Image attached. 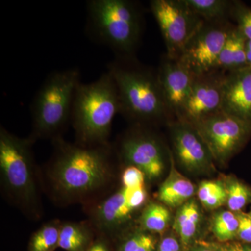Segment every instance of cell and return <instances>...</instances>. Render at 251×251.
Returning a JSON list of instances; mask_svg holds the SVG:
<instances>
[{"label": "cell", "mask_w": 251, "mask_h": 251, "mask_svg": "<svg viewBox=\"0 0 251 251\" xmlns=\"http://www.w3.org/2000/svg\"><path fill=\"white\" fill-rule=\"evenodd\" d=\"M53 141V156L46 166L43 181L54 202L63 206L92 204L110 193L116 173L110 144L83 145L62 137Z\"/></svg>", "instance_id": "obj_1"}, {"label": "cell", "mask_w": 251, "mask_h": 251, "mask_svg": "<svg viewBox=\"0 0 251 251\" xmlns=\"http://www.w3.org/2000/svg\"><path fill=\"white\" fill-rule=\"evenodd\" d=\"M35 140L19 138L0 128V176L1 187L10 201L31 219L42 216L39 176L32 145Z\"/></svg>", "instance_id": "obj_2"}, {"label": "cell", "mask_w": 251, "mask_h": 251, "mask_svg": "<svg viewBox=\"0 0 251 251\" xmlns=\"http://www.w3.org/2000/svg\"><path fill=\"white\" fill-rule=\"evenodd\" d=\"M118 112V91L108 71L92 83H80L74 97L71 118L76 143L83 145L110 144L112 122Z\"/></svg>", "instance_id": "obj_3"}, {"label": "cell", "mask_w": 251, "mask_h": 251, "mask_svg": "<svg viewBox=\"0 0 251 251\" xmlns=\"http://www.w3.org/2000/svg\"><path fill=\"white\" fill-rule=\"evenodd\" d=\"M80 71L75 68L52 73L36 94L31 106L33 140L61 136L72 118L73 103L80 84Z\"/></svg>", "instance_id": "obj_4"}, {"label": "cell", "mask_w": 251, "mask_h": 251, "mask_svg": "<svg viewBox=\"0 0 251 251\" xmlns=\"http://www.w3.org/2000/svg\"><path fill=\"white\" fill-rule=\"evenodd\" d=\"M88 25L99 42L122 57L132 54L139 42L142 16L128 0H91L87 3Z\"/></svg>", "instance_id": "obj_5"}, {"label": "cell", "mask_w": 251, "mask_h": 251, "mask_svg": "<svg viewBox=\"0 0 251 251\" xmlns=\"http://www.w3.org/2000/svg\"><path fill=\"white\" fill-rule=\"evenodd\" d=\"M118 91L120 112L138 122L161 120L168 112L157 75L115 62L109 65Z\"/></svg>", "instance_id": "obj_6"}, {"label": "cell", "mask_w": 251, "mask_h": 251, "mask_svg": "<svg viewBox=\"0 0 251 251\" xmlns=\"http://www.w3.org/2000/svg\"><path fill=\"white\" fill-rule=\"evenodd\" d=\"M147 199L145 185L135 188L122 185L115 192L91 204L90 224L100 235L108 239L120 235Z\"/></svg>", "instance_id": "obj_7"}, {"label": "cell", "mask_w": 251, "mask_h": 251, "mask_svg": "<svg viewBox=\"0 0 251 251\" xmlns=\"http://www.w3.org/2000/svg\"><path fill=\"white\" fill-rule=\"evenodd\" d=\"M150 6L164 39L167 57L178 60L204 20L195 14L184 0H152Z\"/></svg>", "instance_id": "obj_8"}, {"label": "cell", "mask_w": 251, "mask_h": 251, "mask_svg": "<svg viewBox=\"0 0 251 251\" xmlns=\"http://www.w3.org/2000/svg\"><path fill=\"white\" fill-rule=\"evenodd\" d=\"M202 137L214 161L224 163L237 152L251 133V122L224 111L193 125Z\"/></svg>", "instance_id": "obj_9"}, {"label": "cell", "mask_w": 251, "mask_h": 251, "mask_svg": "<svg viewBox=\"0 0 251 251\" xmlns=\"http://www.w3.org/2000/svg\"><path fill=\"white\" fill-rule=\"evenodd\" d=\"M232 29L225 21H204L185 46L178 61L195 76L215 72L218 59Z\"/></svg>", "instance_id": "obj_10"}, {"label": "cell", "mask_w": 251, "mask_h": 251, "mask_svg": "<svg viewBox=\"0 0 251 251\" xmlns=\"http://www.w3.org/2000/svg\"><path fill=\"white\" fill-rule=\"evenodd\" d=\"M119 153L126 166L139 168L150 181L159 179L164 173V150L152 135L142 131L127 135L120 143Z\"/></svg>", "instance_id": "obj_11"}, {"label": "cell", "mask_w": 251, "mask_h": 251, "mask_svg": "<svg viewBox=\"0 0 251 251\" xmlns=\"http://www.w3.org/2000/svg\"><path fill=\"white\" fill-rule=\"evenodd\" d=\"M225 76L214 72L196 76L179 120L193 125L222 111Z\"/></svg>", "instance_id": "obj_12"}, {"label": "cell", "mask_w": 251, "mask_h": 251, "mask_svg": "<svg viewBox=\"0 0 251 251\" xmlns=\"http://www.w3.org/2000/svg\"><path fill=\"white\" fill-rule=\"evenodd\" d=\"M171 133L175 156L186 171L192 173L210 171L214 159L192 125L178 120L171 125Z\"/></svg>", "instance_id": "obj_13"}, {"label": "cell", "mask_w": 251, "mask_h": 251, "mask_svg": "<svg viewBox=\"0 0 251 251\" xmlns=\"http://www.w3.org/2000/svg\"><path fill=\"white\" fill-rule=\"evenodd\" d=\"M157 77L168 112L179 117L192 90L196 76L179 61L166 56Z\"/></svg>", "instance_id": "obj_14"}, {"label": "cell", "mask_w": 251, "mask_h": 251, "mask_svg": "<svg viewBox=\"0 0 251 251\" xmlns=\"http://www.w3.org/2000/svg\"><path fill=\"white\" fill-rule=\"evenodd\" d=\"M222 111L251 122V67L225 76Z\"/></svg>", "instance_id": "obj_15"}, {"label": "cell", "mask_w": 251, "mask_h": 251, "mask_svg": "<svg viewBox=\"0 0 251 251\" xmlns=\"http://www.w3.org/2000/svg\"><path fill=\"white\" fill-rule=\"evenodd\" d=\"M171 171L160 186L158 198L162 204L168 207L179 208L192 199L196 187L191 181L176 171L173 156H171Z\"/></svg>", "instance_id": "obj_16"}, {"label": "cell", "mask_w": 251, "mask_h": 251, "mask_svg": "<svg viewBox=\"0 0 251 251\" xmlns=\"http://www.w3.org/2000/svg\"><path fill=\"white\" fill-rule=\"evenodd\" d=\"M247 39L237 27L233 28L218 59L216 70H238L249 67L247 61Z\"/></svg>", "instance_id": "obj_17"}, {"label": "cell", "mask_w": 251, "mask_h": 251, "mask_svg": "<svg viewBox=\"0 0 251 251\" xmlns=\"http://www.w3.org/2000/svg\"><path fill=\"white\" fill-rule=\"evenodd\" d=\"M90 222H62L59 247L67 251H87L94 241Z\"/></svg>", "instance_id": "obj_18"}, {"label": "cell", "mask_w": 251, "mask_h": 251, "mask_svg": "<svg viewBox=\"0 0 251 251\" xmlns=\"http://www.w3.org/2000/svg\"><path fill=\"white\" fill-rule=\"evenodd\" d=\"M173 229L185 247H189L197 235L201 222V213L197 201L191 199L178 208Z\"/></svg>", "instance_id": "obj_19"}, {"label": "cell", "mask_w": 251, "mask_h": 251, "mask_svg": "<svg viewBox=\"0 0 251 251\" xmlns=\"http://www.w3.org/2000/svg\"><path fill=\"white\" fill-rule=\"evenodd\" d=\"M171 214L168 206L162 203L151 202L145 206L140 214V228L150 233L164 232L171 221Z\"/></svg>", "instance_id": "obj_20"}, {"label": "cell", "mask_w": 251, "mask_h": 251, "mask_svg": "<svg viewBox=\"0 0 251 251\" xmlns=\"http://www.w3.org/2000/svg\"><path fill=\"white\" fill-rule=\"evenodd\" d=\"M195 14L207 22L224 21L232 14L234 3L226 0H184Z\"/></svg>", "instance_id": "obj_21"}, {"label": "cell", "mask_w": 251, "mask_h": 251, "mask_svg": "<svg viewBox=\"0 0 251 251\" xmlns=\"http://www.w3.org/2000/svg\"><path fill=\"white\" fill-rule=\"evenodd\" d=\"M62 222L52 220L46 223L31 236L29 251H54L59 247Z\"/></svg>", "instance_id": "obj_22"}, {"label": "cell", "mask_w": 251, "mask_h": 251, "mask_svg": "<svg viewBox=\"0 0 251 251\" xmlns=\"http://www.w3.org/2000/svg\"><path fill=\"white\" fill-rule=\"evenodd\" d=\"M239 226L237 213L230 210L219 211L211 219V229L220 242L227 243L237 239Z\"/></svg>", "instance_id": "obj_23"}, {"label": "cell", "mask_w": 251, "mask_h": 251, "mask_svg": "<svg viewBox=\"0 0 251 251\" xmlns=\"http://www.w3.org/2000/svg\"><path fill=\"white\" fill-rule=\"evenodd\" d=\"M200 202L207 209H219L227 202V193L224 181L204 180L198 186Z\"/></svg>", "instance_id": "obj_24"}, {"label": "cell", "mask_w": 251, "mask_h": 251, "mask_svg": "<svg viewBox=\"0 0 251 251\" xmlns=\"http://www.w3.org/2000/svg\"><path fill=\"white\" fill-rule=\"evenodd\" d=\"M224 182L229 210L239 212L251 202V188L247 184L232 176L226 178Z\"/></svg>", "instance_id": "obj_25"}, {"label": "cell", "mask_w": 251, "mask_h": 251, "mask_svg": "<svg viewBox=\"0 0 251 251\" xmlns=\"http://www.w3.org/2000/svg\"><path fill=\"white\" fill-rule=\"evenodd\" d=\"M157 240L152 233L140 228L125 236L117 251H156Z\"/></svg>", "instance_id": "obj_26"}, {"label": "cell", "mask_w": 251, "mask_h": 251, "mask_svg": "<svg viewBox=\"0 0 251 251\" xmlns=\"http://www.w3.org/2000/svg\"><path fill=\"white\" fill-rule=\"evenodd\" d=\"M146 176L139 168L133 166H126L121 175L122 186L135 188L145 186Z\"/></svg>", "instance_id": "obj_27"}, {"label": "cell", "mask_w": 251, "mask_h": 251, "mask_svg": "<svg viewBox=\"0 0 251 251\" xmlns=\"http://www.w3.org/2000/svg\"><path fill=\"white\" fill-rule=\"evenodd\" d=\"M235 16L238 23V29L247 38L251 39V10L234 4L232 14Z\"/></svg>", "instance_id": "obj_28"}, {"label": "cell", "mask_w": 251, "mask_h": 251, "mask_svg": "<svg viewBox=\"0 0 251 251\" xmlns=\"http://www.w3.org/2000/svg\"><path fill=\"white\" fill-rule=\"evenodd\" d=\"M237 213L239 226L237 239L246 244H251V216L241 211Z\"/></svg>", "instance_id": "obj_29"}, {"label": "cell", "mask_w": 251, "mask_h": 251, "mask_svg": "<svg viewBox=\"0 0 251 251\" xmlns=\"http://www.w3.org/2000/svg\"><path fill=\"white\" fill-rule=\"evenodd\" d=\"M156 251H181V244L175 236H166L158 243Z\"/></svg>", "instance_id": "obj_30"}, {"label": "cell", "mask_w": 251, "mask_h": 251, "mask_svg": "<svg viewBox=\"0 0 251 251\" xmlns=\"http://www.w3.org/2000/svg\"><path fill=\"white\" fill-rule=\"evenodd\" d=\"M87 251H110L108 238L99 236Z\"/></svg>", "instance_id": "obj_31"}, {"label": "cell", "mask_w": 251, "mask_h": 251, "mask_svg": "<svg viewBox=\"0 0 251 251\" xmlns=\"http://www.w3.org/2000/svg\"><path fill=\"white\" fill-rule=\"evenodd\" d=\"M188 251H219V248L206 243H197L191 246Z\"/></svg>", "instance_id": "obj_32"}, {"label": "cell", "mask_w": 251, "mask_h": 251, "mask_svg": "<svg viewBox=\"0 0 251 251\" xmlns=\"http://www.w3.org/2000/svg\"><path fill=\"white\" fill-rule=\"evenodd\" d=\"M218 248L219 251H245L244 246L238 243H227Z\"/></svg>", "instance_id": "obj_33"}, {"label": "cell", "mask_w": 251, "mask_h": 251, "mask_svg": "<svg viewBox=\"0 0 251 251\" xmlns=\"http://www.w3.org/2000/svg\"><path fill=\"white\" fill-rule=\"evenodd\" d=\"M244 248L245 251H251V244H245Z\"/></svg>", "instance_id": "obj_34"}, {"label": "cell", "mask_w": 251, "mask_h": 251, "mask_svg": "<svg viewBox=\"0 0 251 251\" xmlns=\"http://www.w3.org/2000/svg\"><path fill=\"white\" fill-rule=\"evenodd\" d=\"M249 215L251 216V209L250 212H249Z\"/></svg>", "instance_id": "obj_35"}]
</instances>
